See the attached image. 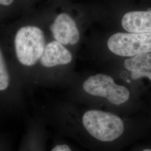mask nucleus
<instances>
[{
  "mask_svg": "<svg viewBox=\"0 0 151 151\" xmlns=\"http://www.w3.org/2000/svg\"><path fill=\"white\" fill-rule=\"evenodd\" d=\"M122 24L128 32L151 34V11L127 12L123 17Z\"/></svg>",
  "mask_w": 151,
  "mask_h": 151,
  "instance_id": "7",
  "label": "nucleus"
},
{
  "mask_svg": "<svg viewBox=\"0 0 151 151\" xmlns=\"http://www.w3.org/2000/svg\"><path fill=\"white\" fill-rule=\"evenodd\" d=\"M151 70L133 72L132 73V78L133 80H137L142 77H147L151 81Z\"/></svg>",
  "mask_w": 151,
  "mask_h": 151,
  "instance_id": "11",
  "label": "nucleus"
},
{
  "mask_svg": "<svg viewBox=\"0 0 151 151\" xmlns=\"http://www.w3.org/2000/svg\"><path fill=\"white\" fill-rule=\"evenodd\" d=\"M83 124L91 135L102 142L116 139L124 132L122 120L113 114L92 110L84 114Z\"/></svg>",
  "mask_w": 151,
  "mask_h": 151,
  "instance_id": "2",
  "label": "nucleus"
},
{
  "mask_svg": "<svg viewBox=\"0 0 151 151\" xmlns=\"http://www.w3.org/2000/svg\"><path fill=\"white\" fill-rule=\"evenodd\" d=\"M52 151H72L70 148L66 145H60L55 146Z\"/></svg>",
  "mask_w": 151,
  "mask_h": 151,
  "instance_id": "12",
  "label": "nucleus"
},
{
  "mask_svg": "<svg viewBox=\"0 0 151 151\" xmlns=\"http://www.w3.org/2000/svg\"><path fill=\"white\" fill-rule=\"evenodd\" d=\"M72 56L65 45L56 40L47 43L39 64L45 68H52L57 65L70 63Z\"/></svg>",
  "mask_w": 151,
  "mask_h": 151,
  "instance_id": "6",
  "label": "nucleus"
},
{
  "mask_svg": "<svg viewBox=\"0 0 151 151\" xmlns=\"http://www.w3.org/2000/svg\"><path fill=\"white\" fill-rule=\"evenodd\" d=\"M22 15L34 9V6L38 0H19Z\"/></svg>",
  "mask_w": 151,
  "mask_h": 151,
  "instance_id": "10",
  "label": "nucleus"
},
{
  "mask_svg": "<svg viewBox=\"0 0 151 151\" xmlns=\"http://www.w3.org/2000/svg\"><path fill=\"white\" fill-rule=\"evenodd\" d=\"M19 0H0V21L22 15Z\"/></svg>",
  "mask_w": 151,
  "mask_h": 151,
  "instance_id": "9",
  "label": "nucleus"
},
{
  "mask_svg": "<svg viewBox=\"0 0 151 151\" xmlns=\"http://www.w3.org/2000/svg\"><path fill=\"white\" fill-rule=\"evenodd\" d=\"M49 30L54 40L63 45H75L80 39L75 21L65 12H61L54 17L49 25Z\"/></svg>",
  "mask_w": 151,
  "mask_h": 151,
  "instance_id": "5",
  "label": "nucleus"
},
{
  "mask_svg": "<svg viewBox=\"0 0 151 151\" xmlns=\"http://www.w3.org/2000/svg\"><path fill=\"white\" fill-rule=\"evenodd\" d=\"M87 93L106 98L110 103L120 105L129 99V90L123 86L116 85L109 76L97 74L88 78L83 84Z\"/></svg>",
  "mask_w": 151,
  "mask_h": 151,
  "instance_id": "4",
  "label": "nucleus"
},
{
  "mask_svg": "<svg viewBox=\"0 0 151 151\" xmlns=\"http://www.w3.org/2000/svg\"><path fill=\"white\" fill-rule=\"evenodd\" d=\"M143 151H151V150H150V149H146V150H143Z\"/></svg>",
  "mask_w": 151,
  "mask_h": 151,
  "instance_id": "13",
  "label": "nucleus"
},
{
  "mask_svg": "<svg viewBox=\"0 0 151 151\" xmlns=\"http://www.w3.org/2000/svg\"><path fill=\"white\" fill-rule=\"evenodd\" d=\"M125 68L129 71L149 70L151 69V53H144L135 55L124 61Z\"/></svg>",
  "mask_w": 151,
  "mask_h": 151,
  "instance_id": "8",
  "label": "nucleus"
},
{
  "mask_svg": "<svg viewBox=\"0 0 151 151\" xmlns=\"http://www.w3.org/2000/svg\"><path fill=\"white\" fill-rule=\"evenodd\" d=\"M0 43L10 51L16 65L31 69L39 63L47 44L40 17L32 9L9 24L0 25Z\"/></svg>",
  "mask_w": 151,
  "mask_h": 151,
  "instance_id": "1",
  "label": "nucleus"
},
{
  "mask_svg": "<svg viewBox=\"0 0 151 151\" xmlns=\"http://www.w3.org/2000/svg\"><path fill=\"white\" fill-rule=\"evenodd\" d=\"M109 50L122 57H134L151 52V34L117 32L108 41Z\"/></svg>",
  "mask_w": 151,
  "mask_h": 151,
  "instance_id": "3",
  "label": "nucleus"
}]
</instances>
